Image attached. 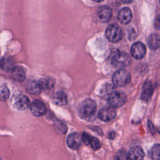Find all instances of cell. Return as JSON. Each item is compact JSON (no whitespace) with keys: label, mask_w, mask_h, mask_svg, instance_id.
I'll list each match as a JSON object with an SVG mask.
<instances>
[{"label":"cell","mask_w":160,"mask_h":160,"mask_svg":"<svg viewBox=\"0 0 160 160\" xmlns=\"http://www.w3.org/2000/svg\"><path fill=\"white\" fill-rule=\"evenodd\" d=\"M94 1H95V2H101V1H104V0H93Z\"/></svg>","instance_id":"obj_28"},{"label":"cell","mask_w":160,"mask_h":160,"mask_svg":"<svg viewBox=\"0 0 160 160\" xmlns=\"http://www.w3.org/2000/svg\"><path fill=\"white\" fill-rule=\"evenodd\" d=\"M97 109L96 102L91 99L84 101L79 108V112L84 118H91L94 115Z\"/></svg>","instance_id":"obj_1"},{"label":"cell","mask_w":160,"mask_h":160,"mask_svg":"<svg viewBox=\"0 0 160 160\" xmlns=\"http://www.w3.org/2000/svg\"><path fill=\"white\" fill-rule=\"evenodd\" d=\"M12 104L17 109L24 111L29 107L30 101L26 96L19 94L13 97Z\"/></svg>","instance_id":"obj_6"},{"label":"cell","mask_w":160,"mask_h":160,"mask_svg":"<svg viewBox=\"0 0 160 160\" xmlns=\"http://www.w3.org/2000/svg\"><path fill=\"white\" fill-rule=\"evenodd\" d=\"M156 26L160 31V14L158 16L156 20Z\"/></svg>","instance_id":"obj_25"},{"label":"cell","mask_w":160,"mask_h":160,"mask_svg":"<svg viewBox=\"0 0 160 160\" xmlns=\"http://www.w3.org/2000/svg\"><path fill=\"white\" fill-rule=\"evenodd\" d=\"M131 62V58L129 56L124 52L120 51H116L113 53L111 58L112 64L117 68H123L128 66Z\"/></svg>","instance_id":"obj_2"},{"label":"cell","mask_w":160,"mask_h":160,"mask_svg":"<svg viewBox=\"0 0 160 160\" xmlns=\"http://www.w3.org/2000/svg\"><path fill=\"white\" fill-rule=\"evenodd\" d=\"M54 101L58 105H65L68 102V98L66 94L63 92H57L54 95Z\"/></svg>","instance_id":"obj_19"},{"label":"cell","mask_w":160,"mask_h":160,"mask_svg":"<svg viewBox=\"0 0 160 160\" xmlns=\"http://www.w3.org/2000/svg\"><path fill=\"white\" fill-rule=\"evenodd\" d=\"M114 160H130L128 153L124 150L119 151L115 155Z\"/></svg>","instance_id":"obj_22"},{"label":"cell","mask_w":160,"mask_h":160,"mask_svg":"<svg viewBox=\"0 0 160 160\" xmlns=\"http://www.w3.org/2000/svg\"><path fill=\"white\" fill-rule=\"evenodd\" d=\"M90 144L91 145V147L94 150H98L101 146L99 140L95 137H92L90 142Z\"/></svg>","instance_id":"obj_23"},{"label":"cell","mask_w":160,"mask_h":160,"mask_svg":"<svg viewBox=\"0 0 160 160\" xmlns=\"http://www.w3.org/2000/svg\"><path fill=\"white\" fill-rule=\"evenodd\" d=\"M106 36L108 39L112 42L119 41L122 37V32L121 28L116 24L110 25L106 29Z\"/></svg>","instance_id":"obj_5"},{"label":"cell","mask_w":160,"mask_h":160,"mask_svg":"<svg viewBox=\"0 0 160 160\" xmlns=\"http://www.w3.org/2000/svg\"><path fill=\"white\" fill-rule=\"evenodd\" d=\"M115 136H116V134H115V132L114 131H112V132H111L109 133V138L111 139H114L115 138Z\"/></svg>","instance_id":"obj_26"},{"label":"cell","mask_w":160,"mask_h":160,"mask_svg":"<svg viewBox=\"0 0 160 160\" xmlns=\"http://www.w3.org/2000/svg\"><path fill=\"white\" fill-rule=\"evenodd\" d=\"M116 116V111L114 108L111 106L102 108L98 112L99 118L104 122H109L113 120Z\"/></svg>","instance_id":"obj_7"},{"label":"cell","mask_w":160,"mask_h":160,"mask_svg":"<svg viewBox=\"0 0 160 160\" xmlns=\"http://www.w3.org/2000/svg\"><path fill=\"white\" fill-rule=\"evenodd\" d=\"M149 156L154 160H160V144H154L149 151Z\"/></svg>","instance_id":"obj_20"},{"label":"cell","mask_w":160,"mask_h":160,"mask_svg":"<svg viewBox=\"0 0 160 160\" xmlns=\"http://www.w3.org/2000/svg\"><path fill=\"white\" fill-rule=\"evenodd\" d=\"M43 89L42 84L41 80H36L30 82L27 87V91L29 93L38 94Z\"/></svg>","instance_id":"obj_14"},{"label":"cell","mask_w":160,"mask_h":160,"mask_svg":"<svg viewBox=\"0 0 160 160\" xmlns=\"http://www.w3.org/2000/svg\"><path fill=\"white\" fill-rule=\"evenodd\" d=\"M10 92L8 87L5 85L0 86V101H6L9 97Z\"/></svg>","instance_id":"obj_21"},{"label":"cell","mask_w":160,"mask_h":160,"mask_svg":"<svg viewBox=\"0 0 160 160\" xmlns=\"http://www.w3.org/2000/svg\"><path fill=\"white\" fill-rule=\"evenodd\" d=\"M98 17L101 22H107L112 18V10L108 6H101L98 10Z\"/></svg>","instance_id":"obj_11"},{"label":"cell","mask_w":160,"mask_h":160,"mask_svg":"<svg viewBox=\"0 0 160 160\" xmlns=\"http://www.w3.org/2000/svg\"><path fill=\"white\" fill-rule=\"evenodd\" d=\"M109 105L112 108H120L126 101V96L121 92H111L108 98Z\"/></svg>","instance_id":"obj_4"},{"label":"cell","mask_w":160,"mask_h":160,"mask_svg":"<svg viewBox=\"0 0 160 160\" xmlns=\"http://www.w3.org/2000/svg\"><path fill=\"white\" fill-rule=\"evenodd\" d=\"M29 108L32 114L36 116H42L46 114L47 111L45 104L39 100L33 101L30 104Z\"/></svg>","instance_id":"obj_8"},{"label":"cell","mask_w":160,"mask_h":160,"mask_svg":"<svg viewBox=\"0 0 160 160\" xmlns=\"http://www.w3.org/2000/svg\"><path fill=\"white\" fill-rule=\"evenodd\" d=\"M0 160H1V159H0Z\"/></svg>","instance_id":"obj_29"},{"label":"cell","mask_w":160,"mask_h":160,"mask_svg":"<svg viewBox=\"0 0 160 160\" xmlns=\"http://www.w3.org/2000/svg\"><path fill=\"white\" fill-rule=\"evenodd\" d=\"M121 2H122L123 3H125V4L130 3L133 1V0H121Z\"/></svg>","instance_id":"obj_27"},{"label":"cell","mask_w":160,"mask_h":160,"mask_svg":"<svg viewBox=\"0 0 160 160\" xmlns=\"http://www.w3.org/2000/svg\"><path fill=\"white\" fill-rule=\"evenodd\" d=\"M67 145L72 149H76L79 148L82 142V137L78 132L70 134L67 138Z\"/></svg>","instance_id":"obj_9"},{"label":"cell","mask_w":160,"mask_h":160,"mask_svg":"<svg viewBox=\"0 0 160 160\" xmlns=\"http://www.w3.org/2000/svg\"><path fill=\"white\" fill-rule=\"evenodd\" d=\"M152 94V85L150 81L144 83L142 88L141 98L144 101H148Z\"/></svg>","instance_id":"obj_15"},{"label":"cell","mask_w":160,"mask_h":160,"mask_svg":"<svg viewBox=\"0 0 160 160\" xmlns=\"http://www.w3.org/2000/svg\"><path fill=\"white\" fill-rule=\"evenodd\" d=\"M118 20L123 24H128L129 23L132 19V13L128 8H122L118 13Z\"/></svg>","instance_id":"obj_12"},{"label":"cell","mask_w":160,"mask_h":160,"mask_svg":"<svg viewBox=\"0 0 160 160\" xmlns=\"http://www.w3.org/2000/svg\"><path fill=\"white\" fill-rule=\"evenodd\" d=\"M146 47L145 46L140 42H138L134 43L131 49V52L133 58L137 59H142L145 54H146Z\"/></svg>","instance_id":"obj_10"},{"label":"cell","mask_w":160,"mask_h":160,"mask_svg":"<svg viewBox=\"0 0 160 160\" xmlns=\"http://www.w3.org/2000/svg\"><path fill=\"white\" fill-rule=\"evenodd\" d=\"M11 74L15 80L19 82L23 81L26 77L25 71L20 67H14L11 69Z\"/></svg>","instance_id":"obj_17"},{"label":"cell","mask_w":160,"mask_h":160,"mask_svg":"<svg viewBox=\"0 0 160 160\" xmlns=\"http://www.w3.org/2000/svg\"><path fill=\"white\" fill-rule=\"evenodd\" d=\"M112 82L118 86H122L128 84L131 80L130 74L124 69L117 71L112 76Z\"/></svg>","instance_id":"obj_3"},{"label":"cell","mask_w":160,"mask_h":160,"mask_svg":"<svg viewBox=\"0 0 160 160\" xmlns=\"http://www.w3.org/2000/svg\"><path fill=\"white\" fill-rule=\"evenodd\" d=\"M81 137H82V141L86 145L90 144V142H91L92 136H90L89 134H88V133L84 132H82Z\"/></svg>","instance_id":"obj_24"},{"label":"cell","mask_w":160,"mask_h":160,"mask_svg":"<svg viewBox=\"0 0 160 160\" xmlns=\"http://www.w3.org/2000/svg\"><path fill=\"white\" fill-rule=\"evenodd\" d=\"M159 2H160V0H159Z\"/></svg>","instance_id":"obj_30"},{"label":"cell","mask_w":160,"mask_h":160,"mask_svg":"<svg viewBox=\"0 0 160 160\" xmlns=\"http://www.w3.org/2000/svg\"><path fill=\"white\" fill-rule=\"evenodd\" d=\"M148 44L151 49H156L160 47V36L157 34H151L147 40Z\"/></svg>","instance_id":"obj_16"},{"label":"cell","mask_w":160,"mask_h":160,"mask_svg":"<svg viewBox=\"0 0 160 160\" xmlns=\"http://www.w3.org/2000/svg\"><path fill=\"white\" fill-rule=\"evenodd\" d=\"M14 61L12 58L6 56L2 58L0 61V66L4 71H9L13 68Z\"/></svg>","instance_id":"obj_18"},{"label":"cell","mask_w":160,"mask_h":160,"mask_svg":"<svg viewBox=\"0 0 160 160\" xmlns=\"http://www.w3.org/2000/svg\"><path fill=\"white\" fill-rule=\"evenodd\" d=\"M128 153L130 160H142L144 157V152L139 146L132 147Z\"/></svg>","instance_id":"obj_13"}]
</instances>
